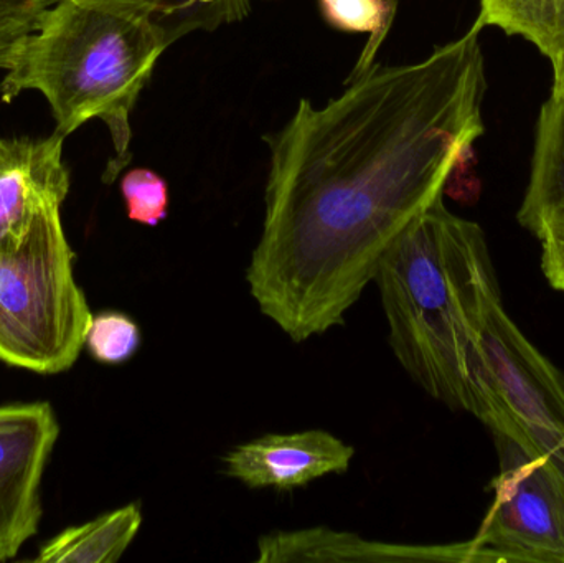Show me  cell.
Masks as SVG:
<instances>
[{
  "label": "cell",
  "instance_id": "cell-1",
  "mask_svg": "<svg viewBox=\"0 0 564 563\" xmlns=\"http://www.w3.org/2000/svg\"><path fill=\"white\" fill-rule=\"evenodd\" d=\"M479 33L423 62L373 63L322 108L301 99L288 124L264 136L263 230L247 281L261 313L294 343L345 323L484 134Z\"/></svg>",
  "mask_w": 564,
  "mask_h": 563
},
{
  "label": "cell",
  "instance_id": "cell-2",
  "mask_svg": "<svg viewBox=\"0 0 564 563\" xmlns=\"http://www.w3.org/2000/svg\"><path fill=\"white\" fill-rule=\"evenodd\" d=\"M388 344L427 396L484 416V307L500 290L486 234L437 198L378 268Z\"/></svg>",
  "mask_w": 564,
  "mask_h": 563
},
{
  "label": "cell",
  "instance_id": "cell-3",
  "mask_svg": "<svg viewBox=\"0 0 564 563\" xmlns=\"http://www.w3.org/2000/svg\"><path fill=\"white\" fill-rule=\"evenodd\" d=\"M169 46L141 3L55 0L3 76L0 96L10 102L26 89L42 93L65 138L91 119L105 122L116 152L105 178L112 182L131 159L132 109Z\"/></svg>",
  "mask_w": 564,
  "mask_h": 563
},
{
  "label": "cell",
  "instance_id": "cell-4",
  "mask_svg": "<svg viewBox=\"0 0 564 563\" xmlns=\"http://www.w3.org/2000/svg\"><path fill=\"white\" fill-rule=\"evenodd\" d=\"M59 212H46L22 247L0 250V360L39 373L68 370L93 320Z\"/></svg>",
  "mask_w": 564,
  "mask_h": 563
},
{
  "label": "cell",
  "instance_id": "cell-5",
  "mask_svg": "<svg viewBox=\"0 0 564 563\" xmlns=\"http://www.w3.org/2000/svg\"><path fill=\"white\" fill-rule=\"evenodd\" d=\"M484 416L532 450L564 495V373L517 326L496 291L484 307Z\"/></svg>",
  "mask_w": 564,
  "mask_h": 563
},
{
  "label": "cell",
  "instance_id": "cell-6",
  "mask_svg": "<svg viewBox=\"0 0 564 563\" xmlns=\"http://www.w3.org/2000/svg\"><path fill=\"white\" fill-rule=\"evenodd\" d=\"M499 473L476 538L496 563H564V495L549 466L520 440L490 429Z\"/></svg>",
  "mask_w": 564,
  "mask_h": 563
},
{
  "label": "cell",
  "instance_id": "cell-7",
  "mask_svg": "<svg viewBox=\"0 0 564 563\" xmlns=\"http://www.w3.org/2000/svg\"><path fill=\"white\" fill-rule=\"evenodd\" d=\"M58 432L48 403L0 405V562L39 531L40 485Z\"/></svg>",
  "mask_w": 564,
  "mask_h": 563
},
{
  "label": "cell",
  "instance_id": "cell-8",
  "mask_svg": "<svg viewBox=\"0 0 564 563\" xmlns=\"http://www.w3.org/2000/svg\"><path fill=\"white\" fill-rule=\"evenodd\" d=\"M65 136L0 134V250H17L46 212L62 208L69 192Z\"/></svg>",
  "mask_w": 564,
  "mask_h": 563
},
{
  "label": "cell",
  "instance_id": "cell-9",
  "mask_svg": "<svg viewBox=\"0 0 564 563\" xmlns=\"http://www.w3.org/2000/svg\"><path fill=\"white\" fill-rule=\"evenodd\" d=\"M355 450L324 430L271 433L241 443L224 458L225 475L251 489L291 491L328 475H345Z\"/></svg>",
  "mask_w": 564,
  "mask_h": 563
},
{
  "label": "cell",
  "instance_id": "cell-10",
  "mask_svg": "<svg viewBox=\"0 0 564 563\" xmlns=\"http://www.w3.org/2000/svg\"><path fill=\"white\" fill-rule=\"evenodd\" d=\"M257 562L496 563L474 541L447 545L388 544L328 528L273 532L258 541Z\"/></svg>",
  "mask_w": 564,
  "mask_h": 563
},
{
  "label": "cell",
  "instance_id": "cell-11",
  "mask_svg": "<svg viewBox=\"0 0 564 563\" xmlns=\"http://www.w3.org/2000/svg\"><path fill=\"white\" fill-rule=\"evenodd\" d=\"M517 220L535 235L564 220V101L550 96L540 112L529 187Z\"/></svg>",
  "mask_w": 564,
  "mask_h": 563
},
{
  "label": "cell",
  "instance_id": "cell-12",
  "mask_svg": "<svg viewBox=\"0 0 564 563\" xmlns=\"http://www.w3.org/2000/svg\"><path fill=\"white\" fill-rule=\"evenodd\" d=\"M142 526V512L135 502L99 516L95 521L66 529L50 539L33 561L42 563L118 562Z\"/></svg>",
  "mask_w": 564,
  "mask_h": 563
},
{
  "label": "cell",
  "instance_id": "cell-13",
  "mask_svg": "<svg viewBox=\"0 0 564 563\" xmlns=\"http://www.w3.org/2000/svg\"><path fill=\"white\" fill-rule=\"evenodd\" d=\"M486 26L523 36L552 62L564 50V0H480L473 29Z\"/></svg>",
  "mask_w": 564,
  "mask_h": 563
},
{
  "label": "cell",
  "instance_id": "cell-14",
  "mask_svg": "<svg viewBox=\"0 0 564 563\" xmlns=\"http://www.w3.org/2000/svg\"><path fill=\"white\" fill-rule=\"evenodd\" d=\"M151 10L171 45L188 33L214 32L241 22L251 12V0H132Z\"/></svg>",
  "mask_w": 564,
  "mask_h": 563
},
{
  "label": "cell",
  "instance_id": "cell-15",
  "mask_svg": "<svg viewBox=\"0 0 564 563\" xmlns=\"http://www.w3.org/2000/svg\"><path fill=\"white\" fill-rule=\"evenodd\" d=\"M318 6L325 22L334 29L341 32H367L370 35L348 78L367 72L390 32L397 13V0H318Z\"/></svg>",
  "mask_w": 564,
  "mask_h": 563
},
{
  "label": "cell",
  "instance_id": "cell-16",
  "mask_svg": "<svg viewBox=\"0 0 564 563\" xmlns=\"http://www.w3.org/2000/svg\"><path fill=\"white\" fill-rule=\"evenodd\" d=\"M141 343V329L134 320L118 311H105L93 316L85 346L98 362L121 366L135 356Z\"/></svg>",
  "mask_w": 564,
  "mask_h": 563
},
{
  "label": "cell",
  "instance_id": "cell-17",
  "mask_svg": "<svg viewBox=\"0 0 564 563\" xmlns=\"http://www.w3.org/2000/svg\"><path fill=\"white\" fill-rule=\"evenodd\" d=\"M121 194L124 198L129 220L145 227H158L167 218V182L151 169H132L121 178Z\"/></svg>",
  "mask_w": 564,
  "mask_h": 563
},
{
  "label": "cell",
  "instance_id": "cell-18",
  "mask_svg": "<svg viewBox=\"0 0 564 563\" xmlns=\"http://www.w3.org/2000/svg\"><path fill=\"white\" fill-rule=\"evenodd\" d=\"M55 0H0V69L9 72Z\"/></svg>",
  "mask_w": 564,
  "mask_h": 563
},
{
  "label": "cell",
  "instance_id": "cell-19",
  "mask_svg": "<svg viewBox=\"0 0 564 563\" xmlns=\"http://www.w3.org/2000/svg\"><path fill=\"white\" fill-rule=\"evenodd\" d=\"M535 237L542 241V270L553 290L564 293V220L543 225Z\"/></svg>",
  "mask_w": 564,
  "mask_h": 563
},
{
  "label": "cell",
  "instance_id": "cell-20",
  "mask_svg": "<svg viewBox=\"0 0 564 563\" xmlns=\"http://www.w3.org/2000/svg\"><path fill=\"white\" fill-rule=\"evenodd\" d=\"M553 65V89L552 96L564 101V50L552 59Z\"/></svg>",
  "mask_w": 564,
  "mask_h": 563
}]
</instances>
